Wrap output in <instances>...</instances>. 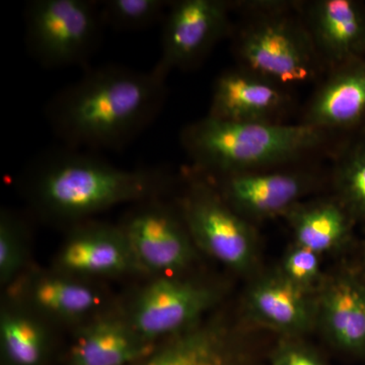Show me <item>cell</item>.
Wrapping results in <instances>:
<instances>
[{
  "label": "cell",
  "instance_id": "13",
  "mask_svg": "<svg viewBox=\"0 0 365 365\" xmlns=\"http://www.w3.org/2000/svg\"><path fill=\"white\" fill-rule=\"evenodd\" d=\"M365 122V58L330 69L314 91L300 123L332 133Z\"/></svg>",
  "mask_w": 365,
  "mask_h": 365
},
{
  "label": "cell",
  "instance_id": "26",
  "mask_svg": "<svg viewBox=\"0 0 365 365\" xmlns=\"http://www.w3.org/2000/svg\"><path fill=\"white\" fill-rule=\"evenodd\" d=\"M274 365H325L304 348L294 345H285L281 347L276 354Z\"/></svg>",
  "mask_w": 365,
  "mask_h": 365
},
{
  "label": "cell",
  "instance_id": "24",
  "mask_svg": "<svg viewBox=\"0 0 365 365\" xmlns=\"http://www.w3.org/2000/svg\"><path fill=\"white\" fill-rule=\"evenodd\" d=\"M23 225L13 213L4 211L0 222V280L7 284L18 275L25 261Z\"/></svg>",
  "mask_w": 365,
  "mask_h": 365
},
{
  "label": "cell",
  "instance_id": "22",
  "mask_svg": "<svg viewBox=\"0 0 365 365\" xmlns=\"http://www.w3.org/2000/svg\"><path fill=\"white\" fill-rule=\"evenodd\" d=\"M338 200L348 212L365 218V143L344 151L335 169Z\"/></svg>",
  "mask_w": 365,
  "mask_h": 365
},
{
  "label": "cell",
  "instance_id": "10",
  "mask_svg": "<svg viewBox=\"0 0 365 365\" xmlns=\"http://www.w3.org/2000/svg\"><path fill=\"white\" fill-rule=\"evenodd\" d=\"M217 178L220 195L244 218L287 215L314 184L309 173L292 170H255Z\"/></svg>",
  "mask_w": 365,
  "mask_h": 365
},
{
  "label": "cell",
  "instance_id": "6",
  "mask_svg": "<svg viewBox=\"0 0 365 365\" xmlns=\"http://www.w3.org/2000/svg\"><path fill=\"white\" fill-rule=\"evenodd\" d=\"M181 215L191 239L208 255L235 270H246L255 256V235L246 218L202 181L182 198Z\"/></svg>",
  "mask_w": 365,
  "mask_h": 365
},
{
  "label": "cell",
  "instance_id": "18",
  "mask_svg": "<svg viewBox=\"0 0 365 365\" xmlns=\"http://www.w3.org/2000/svg\"><path fill=\"white\" fill-rule=\"evenodd\" d=\"M287 215L297 246L319 255L340 246L351 230L352 216L339 200L299 203Z\"/></svg>",
  "mask_w": 365,
  "mask_h": 365
},
{
  "label": "cell",
  "instance_id": "4",
  "mask_svg": "<svg viewBox=\"0 0 365 365\" xmlns=\"http://www.w3.org/2000/svg\"><path fill=\"white\" fill-rule=\"evenodd\" d=\"M297 2L232 1L246 16L235 35L239 66L283 88L309 83L324 68L323 62Z\"/></svg>",
  "mask_w": 365,
  "mask_h": 365
},
{
  "label": "cell",
  "instance_id": "1",
  "mask_svg": "<svg viewBox=\"0 0 365 365\" xmlns=\"http://www.w3.org/2000/svg\"><path fill=\"white\" fill-rule=\"evenodd\" d=\"M168 76L106 64L85 72L54 96L45 115L67 148L117 150L148 129L168 96Z\"/></svg>",
  "mask_w": 365,
  "mask_h": 365
},
{
  "label": "cell",
  "instance_id": "21",
  "mask_svg": "<svg viewBox=\"0 0 365 365\" xmlns=\"http://www.w3.org/2000/svg\"><path fill=\"white\" fill-rule=\"evenodd\" d=\"M2 347L16 365H37L46 347L44 328L29 314L4 312L0 321Z\"/></svg>",
  "mask_w": 365,
  "mask_h": 365
},
{
  "label": "cell",
  "instance_id": "5",
  "mask_svg": "<svg viewBox=\"0 0 365 365\" xmlns=\"http://www.w3.org/2000/svg\"><path fill=\"white\" fill-rule=\"evenodd\" d=\"M100 2L33 0L25 9L28 51L45 68L86 66L102 37Z\"/></svg>",
  "mask_w": 365,
  "mask_h": 365
},
{
  "label": "cell",
  "instance_id": "25",
  "mask_svg": "<svg viewBox=\"0 0 365 365\" xmlns=\"http://www.w3.org/2000/svg\"><path fill=\"white\" fill-rule=\"evenodd\" d=\"M319 256V254L311 250L295 246V248L285 256L281 274L292 282L307 290L318 278Z\"/></svg>",
  "mask_w": 365,
  "mask_h": 365
},
{
  "label": "cell",
  "instance_id": "12",
  "mask_svg": "<svg viewBox=\"0 0 365 365\" xmlns=\"http://www.w3.org/2000/svg\"><path fill=\"white\" fill-rule=\"evenodd\" d=\"M302 14L324 66L329 71L365 58V7L354 0H316Z\"/></svg>",
  "mask_w": 365,
  "mask_h": 365
},
{
  "label": "cell",
  "instance_id": "8",
  "mask_svg": "<svg viewBox=\"0 0 365 365\" xmlns=\"http://www.w3.org/2000/svg\"><path fill=\"white\" fill-rule=\"evenodd\" d=\"M215 297L210 288L198 283L160 277L144 287L127 319L134 330L151 343L193 329Z\"/></svg>",
  "mask_w": 365,
  "mask_h": 365
},
{
  "label": "cell",
  "instance_id": "16",
  "mask_svg": "<svg viewBox=\"0 0 365 365\" xmlns=\"http://www.w3.org/2000/svg\"><path fill=\"white\" fill-rule=\"evenodd\" d=\"M250 312L261 323L288 334L304 332L314 321V309L307 289L283 274L255 283L248 295Z\"/></svg>",
  "mask_w": 365,
  "mask_h": 365
},
{
  "label": "cell",
  "instance_id": "9",
  "mask_svg": "<svg viewBox=\"0 0 365 365\" xmlns=\"http://www.w3.org/2000/svg\"><path fill=\"white\" fill-rule=\"evenodd\" d=\"M153 200L127 216L122 230L139 270H181L193 257L191 235L182 215L180 218L168 206Z\"/></svg>",
  "mask_w": 365,
  "mask_h": 365
},
{
  "label": "cell",
  "instance_id": "7",
  "mask_svg": "<svg viewBox=\"0 0 365 365\" xmlns=\"http://www.w3.org/2000/svg\"><path fill=\"white\" fill-rule=\"evenodd\" d=\"M232 1H170L163 19L162 54L155 68L169 76L175 69L199 66L230 31Z\"/></svg>",
  "mask_w": 365,
  "mask_h": 365
},
{
  "label": "cell",
  "instance_id": "11",
  "mask_svg": "<svg viewBox=\"0 0 365 365\" xmlns=\"http://www.w3.org/2000/svg\"><path fill=\"white\" fill-rule=\"evenodd\" d=\"M292 98L287 88L237 66L216 78L207 116L232 122H281Z\"/></svg>",
  "mask_w": 365,
  "mask_h": 365
},
{
  "label": "cell",
  "instance_id": "15",
  "mask_svg": "<svg viewBox=\"0 0 365 365\" xmlns=\"http://www.w3.org/2000/svg\"><path fill=\"white\" fill-rule=\"evenodd\" d=\"M319 314L340 349L365 352V280L350 273L334 279L322 295Z\"/></svg>",
  "mask_w": 365,
  "mask_h": 365
},
{
  "label": "cell",
  "instance_id": "23",
  "mask_svg": "<svg viewBox=\"0 0 365 365\" xmlns=\"http://www.w3.org/2000/svg\"><path fill=\"white\" fill-rule=\"evenodd\" d=\"M170 1L165 0H107L100 2L105 25L125 32L150 28L163 20Z\"/></svg>",
  "mask_w": 365,
  "mask_h": 365
},
{
  "label": "cell",
  "instance_id": "19",
  "mask_svg": "<svg viewBox=\"0 0 365 365\" xmlns=\"http://www.w3.org/2000/svg\"><path fill=\"white\" fill-rule=\"evenodd\" d=\"M28 299L38 311L54 318H85L102 306L98 290L78 277L44 275L36 278L28 287Z\"/></svg>",
  "mask_w": 365,
  "mask_h": 365
},
{
  "label": "cell",
  "instance_id": "3",
  "mask_svg": "<svg viewBox=\"0 0 365 365\" xmlns=\"http://www.w3.org/2000/svg\"><path fill=\"white\" fill-rule=\"evenodd\" d=\"M330 134L309 125L232 122L206 116L185 127L181 143L208 177L274 169L319 150Z\"/></svg>",
  "mask_w": 365,
  "mask_h": 365
},
{
  "label": "cell",
  "instance_id": "14",
  "mask_svg": "<svg viewBox=\"0 0 365 365\" xmlns=\"http://www.w3.org/2000/svg\"><path fill=\"white\" fill-rule=\"evenodd\" d=\"M58 261L62 270L76 277H104L139 270L122 227L100 223L74 228Z\"/></svg>",
  "mask_w": 365,
  "mask_h": 365
},
{
  "label": "cell",
  "instance_id": "2",
  "mask_svg": "<svg viewBox=\"0 0 365 365\" xmlns=\"http://www.w3.org/2000/svg\"><path fill=\"white\" fill-rule=\"evenodd\" d=\"M170 182L160 169H120L102 158L67 148L47 151L26 173L31 200L41 212L66 222L127 202L150 200Z\"/></svg>",
  "mask_w": 365,
  "mask_h": 365
},
{
  "label": "cell",
  "instance_id": "17",
  "mask_svg": "<svg viewBox=\"0 0 365 365\" xmlns=\"http://www.w3.org/2000/svg\"><path fill=\"white\" fill-rule=\"evenodd\" d=\"M150 344L134 330L128 319H98L76 338L71 365H125L146 353Z\"/></svg>",
  "mask_w": 365,
  "mask_h": 365
},
{
  "label": "cell",
  "instance_id": "20",
  "mask_svg": "<svg viewBox=\"0 0 365 365\" xmlns=\"http://www.w3.org/2000/svg\"><path fill=\"white\" fill-rule=\"evenodd\" d=\"M222 332L217 327L191 329L143 365H227Z\"/></svg>",
  "mask_w": 365,
  "mask_h": 365
}]
</instances>
